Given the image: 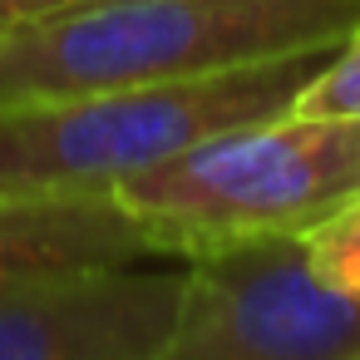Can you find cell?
<instances>
[{"label":"cell","instance_id":"3","mask_svg":"<svg viewBox=\"0 0 360 360\" xmlns=\"http://www.w3.org/2000/svg\"><path fill=\"white\" fill-rule=\"evenodd\" d=\"M114 198L183 262L247 237H306L360 198V124L281 114L227 129L119 183Z\"/></svg>","mask_w":360,"mask_h":360},{"label":"cell","instance_id":"4","mask_svg":"<svg viewBox=\"0 0 360 360\" xmlns=\"http://www.w3.org/2000/svg\"><path fill=\"white\" fill-rule=\"evenodd\" d=\"M148 360H360V301L316 281L306 237L207 247Z\"/></svg>","mask_w":360,"mask_h":360},{"label":"cell","instance_id":"2","mask_svg":"<svg viewBox=\"0 0 360 360\" xmlns=\"http://www.w3.org/2000/svg\"><path fill=\"white\" fill-rule=\"evenodd\" d=\"M330 55L335 45L237 65L202 79L134 84L55 104L0 109V193H114L119 183L188 153L202 139L291 114L296 94Z\"/></svg>","mask_w":360,"mask_h":360},{"label":"cell","instance_id":"1","mask_svg":"<svg viewBox=\"0 0 360 360\" xmlns=\"http://www.w3.org/2000/svg\"><path fill=\"white\" fill-rule=\"evenodd\" d=\"M355 25L360 0H99L0 35V109L330 50Z\"/></svg>","mask_w":360,"mask_h":360},{"label":"cell","instance_id":"9","mask_svg":"<svg viewBox=\"0 0 360 360\" xmlns=\"http://www.w3.org/2000/svg\"><path fill=\"white\" fill-rule=\"evenodd\" d=\"M84 6H99V0H0V35H11L20 25H35V20H55V15L84 11Z\"/></svg>","mask_w":360,"mask_h":360},{"label":"cell","instance_id":"8","mask_svg":"<svg viewBox=\"0 0 360 360\" xmlns=\"http://www.w3.org/2000/svg\"><path fill=\"white\" fill-rule=\"evenodd\" d=\"M306 262L321 286L360 301V198H350L306 232Z\"/></svg>","mask_w":360,"mask_h":360},{"label":"cell","instance_id":"5","mask_svg":"<svg viewBox=\"0 0 360 360\" xmlns=\"http://www.w3.org/2000/svg\"><path fill=\"white\" fill-rule=\"evenodd\" d=\"M188 262H104L0 291V360H148L178 316Z\"/></svg>","mask_w":360,"mask_h":360},{"label":"cell","instance_id":"7","mask_svg":"<svg viewBox=\"0 0 360 360\" xmlns=\"http://www.w3.org/2000/svg\"><path fill=\"white\" fill-rule=\"evenodd\" d=\"M291 114L296 119H326V124H360V25L311 75V84L296 94Z\"/></svg>","mask_w":360,"mask_h":360},{"label":"cell","instance_id":"6","mask_svg":"<svg viewBox=\"0 0 360 360\" xmlns=\"http://www.w3.org/2000/svg\"><path fill=\"white\" fill-rule=\"evenodd\" d=\"M158 257H163L158 237L114 193H79V198L0 193V291L45 271L158 262Z\"/></svg>","mask_w":360,"mask_h":360}]
</instances>
